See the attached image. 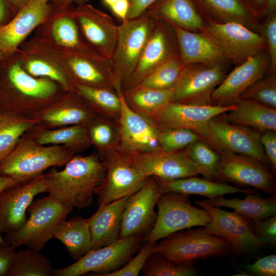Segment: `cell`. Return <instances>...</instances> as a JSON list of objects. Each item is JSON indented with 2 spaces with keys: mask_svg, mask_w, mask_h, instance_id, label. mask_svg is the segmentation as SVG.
<instances>
[{
  "mask_svg": "<svg viewBox=\"0 0 276 276\" xmlns=\"http://www.w3.org/2000/svg\"><path fill=\"white\" fill-rule=\"evenodd\" d=\"M59 171L52 167L44 174L47 192L65 206L78 209L89 207L105 173L99 155H75Z\"/></svg>",
  "mask_w": 276,
  "mask_h": 276,
  "instance_id": "obj_1",
  "label": "cell"
},
{
  "mask_svg": "<svg viewBox=\"0 0 276 276\" xmlns=\"http://www.w3.org/2000/svg\"><path fill=\"white\" fill-rule=\"evenodd\" d=\"M75 152L64 146H45L32 138L20 139L11 153L0 164V176L17 182L34 178L50 167L65 165Z\"/></svg>",
  "mask_w": 276,
  "mask_h": 276,
  "instance_id": "obj_2",
  "label": "cell"
},
{
  "mask_svg": "<svg viewBox=\"0 0 276 276\" xmlns=\"http://www.w3.org/2000/svg\"><path fill=\"white\" fill-rule=\"evenodd\" d=\"M73 209L49 194L32 202L27 209L29 216L24 225L6 234L4 239L15 247L25 246L40 251L54 238L55 233Z\"/></svg>",
  "mask_w": 276,
  "mask_h": 276,
  "instance_id": "obj_3",
  "label": "cell"
},
{
  "mask_svg": "<svg viewBox=\"0 0 276 276\" xmlns=\"http://www.w3.org/2000/svg\"><path fill=\"white\" fill-rule=\"evenodd\" d=\"M175 232L154 245L153 252L179 264L194 263L200 260L224 256L231 245L225 238L209 234L203 227Z\"/></svg>",
  "mask_w": 276,
  "mask_h": 276,
  "instance_id": "obj_4",
  "label": "cell"
},
{
  "mask_svg": "<svg viewBox=\"0 0 276 276\" xmlns=\"http://www.w3.org/2000/svg\"><path fill=\"white\" fill-rule=\"evenodd\" d=\"M156 21L145 12L118 25L117 42L110 60L122 91L127 88Z\"/></svg>",
  "mask_w": 276,
  "mask_h": 276,
  "instance_id": "obj_5",
  "label": "cell"
},
{
  "mask_svg": "<svg viewBox=\"0 0 276 276\" xmlns=\"http://www.w3.org/2000/svg\"><path fill=\"white\" fill-rule=\"evenodd\" d=\"M155 222L143 237L144 243H155L169 235L196 226H205L211 221L209 212L191 205L189 195L176 193H163L157 203Z\"/></svg>",
  "mask_w": 276,
  "mask_h": 276,
  "instance_id": "obj_6",
  "label": "cell"
},
{
  "mask_svg": "<svg viewBox=\"0 0 276 276\" xmlns=\"http://www.w3.org/2000/svg\"><path fill=\"white\" fill-rule=\"evenodd\" d=\"M236 107L214 105H197L170 102L152 120L158 129L185 128L191 130L218 152L226 149L212 133L209 122L213 118Z\"/></svg>",
  "mask_w": 276,
  "mask_h": 276,
  "instance_id": "obj_7",
  "label": "cell"
},
{
  "mask_svg": "<svg viewBox=\"0 0 276 276\" xmlns=\"http://www.w3.org/2000/svg\"><path fill=\"white\" fill-rule=\"evenodd\" d=\"M16 54L30 75L50 79L65 91H74L75 83L62 53L51 43L34 35L20 45Z\"/></svg>",
  "mask_w": 276,
  "mask_h": 276,
  "instance_id": "obj_8",
  "label": "cell"
},
{
  "mask_svg": "<svg viewBox=\"0 0 276 276\" xmlns=\"http://www.w3.org/2000/svg\"><path fill=\"white\" fill-rule=\"evenodd\" d=\"M143 243V236H131L97 249H91L74 263L56 269L55 276H80L89 272L105 276L118 270L131 258Z\"/></svg>",
  "mask_w": 276,
  "mask_h": 276,
  "instance_id": "obj_9",
  "label": "cell"
},
{
  "mask_svg": "<svg viewBox=\"0 0 276 276\" xmlns=\"http://www.w3.org/2000/svg\"><path fill=\"white\" fill-rule=\"evenodd\" d=\"M220 154L213 181L250 186L271 195L275 194V176L262 163L227 149L222 150Z\"/></svg>",
  "mask_w": 276,
  "mask_h": 276,
  "instance_id": "obj_10",
  "label": "cell"
},
{
  "mask_svg": "<svg viewBox=\"0 0 276 276\" xmlns=\"http://www.w3.org/2000/svg\"><path fill=\"white\" fill-rule=\"evenodd\" d=\"M223 64L194 63L185 65L171 88V102L211 104V96L226 76Z\"/></svg>",
  "mask_w": 276,
  "mask_h": 276,
  "instance_id": "obj_11",
  "label": "cell"
},
{
  "mask_svg": "<svg viewBox=\"0 0 276 276\" xmlns=\"http://www.w3.org/2000/svg\"><path fill=\"white\" fill-rule=\"evenodd\" d=\"M121 100V109L118 121L117 150L124 155L151 152L161 149L158 129L153 121L131 109L126 103L122 88L114 87Z\"/></svg>",
  "mask_w": 276,
  "mask_h": 276,
  "instance_id": "obj_12",
  "label": "cell"
},
{
  "mask_svg": "<svg viewBox=\"0 0 276 276\" xmlns=\"http://www.w3.org/2000/svg\"><path fill=\"white\" fill-rule=\"evenodd\" d=\"M202 31L237 65L267 49L262 35L239 23L211 22Z\"/></svg>",
  "mask_w": 276,
  "mask_h": 276,
  "instance_id": "obj_13",
  "label": "cell"
},
{
  "mask_svg": "<svg viewBox=\"0 0 276 276\" xmlns=\"http://www.w3.org/2000/svg\"><path fill=\"white\" fill-rule=\"evenodd\" d=\"M100 158L105 168V173L95 191L99 207L131 196L149 177L132 167L124 155L117 150Z\"/></svg>",
  "mask_w": 276,
  "mask_h": 276,
  "instance_id": "obj_14",
  "label": "cell"
},
{
  "mask_svg": "<svg viewBox=\"0 0 276 276\" xmlns=\"http://www.w3.org/2000/svg\"><path fill=\"white\" fill-rule=\"evenodd\" d=\"M195 203L206 210L211 216V222L203 226L205 231L227 240L233 254H246L266 245L254 233L247 219L237 212L221 210L205 201Z\"/></svg>",
  "mask_w": 276,
  "mask_h": 276,
  "instance_id": "obj_15",
  "label": "cell"
},
{
  "mask_svg": "<svg viewBox=\"0 0 276 276\" xmlns=\"http://www.w3.org/2000/svg\"><path fill=\"white\" fill-rule=\"evenodd\" d=\"M74 5L53 8L47 18L35 30V35L61 52H72L105 58L95 52L83 37L73 15Z\"/></svg>",
  "mask_w": 276,
  "mask_h": 276,
  "instance_id": "obj_16",
  "label": "cell"
},
{
  "mask_svg": "<svg viewBox=\"0 0 276 276\" xmlns=\"http://www.w3.org/2000/svg\"><path fill=\"white\" fill-rule=\"evenodd\" d=\"M162 193L155 177L150 176L139 190L129 196L122 215L119 239L143 237L149 231L156 219L154 208Z\"/></svg>",
  "mask_w": 276,
  "mask_h": 276,
  "instance_id": "obj_17",
  "label": "cell"
},
{
  "mask_svg": "<svg viewBox=\"0 0 276 276\" xmlns=\"http://www.w3.org/2000/svg\"><path fill=\"white\" fill-rule=\"evenodd\" d=\"M73 15L89 46L101 57L111 59L118 33L111 16L88 4L77 5Z\"/></svg>",
  "mask_w": 276,
  "mask_h": 276,
  "instance_id": "obj_18",
  "label": "cell"
},
{
  "mask_svg": "<svg viewBox=\"0 0 276 276\" xmlns=\"http://www.w3.org/2000/svg\"><path fill=\"white\" fill-rule=\"evenodd\" d=\"M47 192L44 174L17 182L0 194V232L19 229L27 220L26 212L35 196Z\"/></svg>",
  "mask_w": 276,
  "mask_h": 276,
  "instance_id": "obj_19",
  "label": "cell"
},
{
  "mask_svg": "<svg viewBox=\"0 0 276 276\" xmlns=\"http://www.w3.org/2000/svg\"><path fill=\"white\" fill-rule=\"evenodd\" d=\"M124 156L132 167L147 177L172 180L199 174L185 149L175 151L159 149Z\"/></svg>",
  "mask_w": 276,
  "mask_h": 276,
  "instance_id": "obj_20",
  "label": "cell"
},
{
  "mask_svg": "<svg viewBox=\"0 0 276 276\" xmlns=\"http://www.w3.org/2000/svg\"><path fill=\"white\" fill-rule=\"evenodd\" d=\"M270 66L267 49L247 58L225 76L211 96V104H234L243 93L266 75Z\"/></svg>",
  "mask_w": 276,
  "mask_h": 276,
  "instance_id": "obj_21",
  "label": "cell"
},
{
  "mask_svg": "<svg viewBox=\"0 0 276 276\" xmlns=\"http://www.w3.org/2000/svg\"><path fill=\"white\" fill-rule=\"evenodd\" d=\"M53 9L49 0H31L9 21L0 26V52L5 58L18 50Z\"/></svg>",
  "mask_w": 276,
  "mask_h": 276,
  "instance_id": "obj_22",
  "label": "cell"
},
{
  "mask_svg": "<svg viewBox=\"0 0 276 276\" xmlns=\"http://www.w3.org/2000/svg\"><path fill=\"white\" fill-rule=\"evenodd\" d=\"M178 55L176 39L172 26L166 21L156 19L126 89L139 85L159 65Z\"/></svg>",
  "mask_w": 276,
  "mask_h": 276,
  "instance_id": "obj_23",
  "label": "cell"
},
{
  "mask_svg": "<svg viewBox=\"0 0 276 276\" xmlns=\"http://www.w3.org/2000/svg\"><path fill=\"white\" fill-rule=\"evenodd\" d=\"M222 114L209 122L210 128L218 142L226 149L254 158L271 169L260 141L261 132L248 126L230 123Z\"/></svg>",
  "mask_w": 276,
  "mask_h": 276,
  "instance_id": "obj_24",
  "label": "cell"
},
{
  "mask_svg": "<svg viewBox=\"0 0 276 276\" xmlns=\"http://www.w3.org/2000/svg\"><path fill=\"white\" fill-rule=\"evenodd\" d=\"M0 74L3 76L8 90L21 98L34 100H47L59 91L56 82L33 77L22 68L16 52L0 62Z\"/></svg>",
  "mask_w": 276,
  "mask_h": 276,
  "instance_id": "obj_25",
  "label": "cell"
},
{
  "mask_svg": "<svg viewBox=\"0 0 276 276\" xmlns=\"http://www.w3.org/2000/svg\"><path fill=\"white\" fill-rule=\"evenodd\" d=\"M61 52L75 83L115 89L118 83L110 59L76 52Z\"/></svg>",
  "mask_w": 276,
  "mask_h": 276,
  "instance_id": "obj_26",
  "label": "cell"
},
{
  "mask_svg": "<svg viewBox=\"0 0 276 276\" xmlns=\"http://www.w3.org/2000/svg\"><path fill=\"white\" fill-rule=\"evenodd\" d=\"M170 25L175 33L179 57L184 65L194 63L222 64L226 60L219 48L205 34Z\"/></svg>",
  "mask_w": 276,
  "mask_h": 276,
  "instance_id": "obj_27",
  "label": "cell"
},
{
  "mask_svg": "<svg viewBox=\"0 0 276 276\" xmlns=\"http://www.w3.org/2000/svg\"><path fill=\"white\" fill-rule=\"evenodd\" d=\"M129 197L99 207L88 218L91 249L111 244L119 239L122 215Z\"/></svg>",
  "mask_w": 276,
  "mask_h": 276,
  "instance_id": "obj_28",
  "label": "cell"
},
{
  "mask_svg": "<svg viewBox=\"0 0 276 276\" xmlns=\"http://www.w3.org/2000/svg\"><path fill=\"white\" fill-rule=\"evenodd\" d=\"M155 178L162 193L176 192L188 195L197 194L211 199L227 194L241 193L246 194L257 192L256 189H240L226 183L200 178L196 176L172 180Z\"/></svg>",
  "mask_w": 276,
  "mask_h": 276,
  "instance_id": "obj_29",
  "label": "cell"
},
{
  "mask_svg": "<svg viewBox=\"0 0 276 276\" xmlns=\"http://www.w3.org/2000/svg\"><path fill=\"white\" fill-rule=\"evenodd\" d=\"M156 19L195 32L205 24L190 0H158L146 11Z\"/></svg>",
  "mask_w": 276,
  "mask_h": 276,
  "instance_id": "obj_30",
  "label": "cell"
},
{
  "mask_svg": "<svg viewBox=\"0 0 276 276\" xmlns=\"http://www.w3.org/2000/svg\"><path fill=\"white\" fill-rule=\"evenodd\" d=\"M236 107L222 114L229 123L251 127L260 132L276 130V110L255 100L238 98Z\"/></svg>",
  "mask_w": 276,
  "mask_h": 276,
  "instance_id": "obj_31",
  "label": "cell"
},
{
  "mask_svg": "<svg viewBox=\"0 0 276 276\" xmlns=\"http://www.w3.org/2000/svg\"><path fill=\"white\" fill-rule=\"evenodd\" d=\"M45 111L41 118L53 126L87 125L97 115L75 92H66L64 102Z\"/></svg>",
  "mask_w": 276,
  "mask_h": 276,
  "instance_id": "obj_32",
  "label": "cell"
},
{
  "mask_svg": "<svg viewBox=\"0 0 276 276\" xmlns=\"http://www.w3.org/2000/svg\"><path fill=\"white\" fill-rule=\"evenodd\" d=\"M256 193L246 194L243 199H226L222 196L208 198L204 201L216 207H227L253 221L261 220L276 214L275 194L263 198Z\"/></svg>",
  "mask_w": 276,
  "mask_h": 276,
  "instance_id": "obj_33",
  "label": "cell"
},
{
  "mask_svg": "<svg viewBox=\"0 0 276 276\" xmlns=\"http://www.w3.org/2000/svg\"><path fill=\"white\" fill-rule=\"evenodd\" d=\"M54 238L64 245L71 258L78 260L91 249L89 218L75 216L64 220L55 233Z\"/></svg>",
  "mask_w": 276,
  "mask_h": 276,
  "instance_id": "obj_34",
  "label": "cell"
},
{
  "mask_svg": "<svg viewBox=\"0 0 276 276\" xmlns=\"http://www.w3.org/2000/svg\"><path fill=\"white\" fill-rule=\"evenodd\" d=\"M124 100L133 111L152 120L171 102V88L156 89L137 85L123 91Z\"/></svg>",
  "mask_w": 276,
  "mask_h": 276,
  "instance_id": "obj_35",
  "label": "cell"
},
{
  "mask_svg": "<svg viewBox=\"0 0 276 276\" xmlns=\"http://www.w3.org/2000/svg\"><path fill=\"white\" fill-rule=\"evenodd\" d=\"M74 91L96 114L118 123L121 113L120 97L115 89L75 83Z\"/></svg>",
  "mask_w": 276,
  "mask_h": 276,
  "instance_id": "obj_36",
  "label": "cell"
},
{
  "mask_svg": "<svg viewBox=\"0 0 276 276\" xmlns=\"http://www.w3.org/2000/svg\"><path fill=\"white\" fill-rule=\"evenodd\" d=\"M42 145L62 144L74 152L83 151L92 144L85 125H75L39 132L35 140Z\"/></svg>",
  "mask_w": 276,
  "mask_h": 276,
  "instance_id": "obj_37",
  "label": "cell"
},
{
  "mask_svg": "<svg viewBox=\"0 0 276 276\" xmlns=\"http://www.w3.org/2000/svg\"><path fill=\"white\" fill-rule=\"evenodd\" d=\"M31 248L16 251L7 276H52L55 269L45 256Z\"/></svg>",
  "mask_w": 276,
  "mask_h": 276,
  "instance_id": "obj_38",
  "label": "cell"
},
{
  "mask_svg": "<svg viewBox=\"0 0 276 276\" xmlns=\"http://www.w3.org/2000/svg\"><path fill=\"white\" fill-rule=\"evenodd\" d=\"M86 126L91 144L98 150L99 157L117 150V122L97 114Z\"/></svg>",
  "mask_w": 276,
  "mask_h": 276,
  "instance_id": "obj_39",
  "label": "cell"
},
{
  "mask_svg": "<svg viewBox=\"0 0 276 276\" xmlns=\"http://www.w3.org/2000/svg\"><path fill=\"white\" fill-rule=\"evenodd\" d=\"M200 1L217 18V22H237L253 31L258 28L257 22L239 0Z\"/></svg>",
  "mask_w": 276,
  "mask_h": 276,
  "instance_id": "obj_40",
  "label": "cell"
},
{
  "mask_svg": "<svg viewBox=\"0 0 276 276\" xmlns=\"http://www.w3.org/2000/svg\"><path fill=\"white\" fill-rule=\"evenodd\" d=\"M37 122L36 119L2 116L0 119V164L13 150L22 134Z\"/></svg>",
  "mask_w": 276,
  "mask_h": 276,
  "instance_id": "obj_41",
  "label": "cell"
},
{
  "mask_svg": "<svg viewBox=\"0 0 276 276\" xmlns=\"http://www.w3.org/2000/svg\"><path fill=\"white\" fill-rule=\"evenodd\" d=\"M187 155L204 178L213 180L220 158V153L202 139L185 149Z\"/></svg>",
  "mask_w": 276,
  "mask_h": 276,
  "instance_id": "obj_42",
  "label": "cell"
},
{
  "mask_svg": "<svg viewBox=\"0 0 276 276\" xmlns=\"http://www.w3.org/2000/svg\"><path fill=\"white\" fill-rule=\"evenodd\" d=\"M184 66L179 55L174 56L157 67L138 85L156 89H170Z\"/></svg>",
  "mask_w": 276,
  "mask_h": 276,
  "instance_id": "obj_43",
  "label": "cell"
},
{
  "mask_svg": "<svg viewBox=\"0 0 276 276\" xmlns=\"http://www.w3.org/2000/svg\"><path fill=\"white\" fill-rule=\"evenodd\" d=\"M142 271L146 276H192L198 273L194 264L176 263L154 252L148 257Z\"/></svg>",
  "mask_w": 276,
  "mask_h": 276,
  "instance_id": "obj_44",
  "label": "cell"
},
{
  "mask_svg": "<svg viewBox=\"0 0 276 276\" xmlns=\"http://www.w3.org/2000/svg\"><path fill=\"white\" fill-rule=\"evenodd\" d=\"M267 75L247 88L239 98L253 100L276 110V76Z\"/></svg>",
  "mask_w": 276,
  "mask_h": 276,
  "instance_id": "obj_45",
  "label": "cell"
},
{
  "mask_svg": "<svg viewBox=\"0 0 276 276\" xmlns=\"http://www.w3.org/2000/svg\"><path fill=\"white\" fill-rule=\"evenodd\" d=\"M158 130L159 145L162 150L167 151L183 150L194 142L202 139L196 133L188 129Z\"/></svg>",
  "mask_w": 276,
  "mask_h": 276,
  "instance_id": "obj_46",
  "label": "cell"
},
{
  "mask_svg": "<svg viewBox=\"0 0 276 276\" xmlns=\"http://www.w3.org/2000/svg\"><path fill=\"white\" fill-rule=\"evenodd\" d=\"M155 243H145L138 254L121 268L105 276H137L142 271L148 257L153 252Z\"/></svg>",
  "mask_w": 276,
  "mask_h": 276,
  "instance_id": "obj_47",
  "label": "cell"
},
{
  "mask_svg": "<svg viewBox=\"0 0 276 276\" xmlns=\"http://www.w3.org/2000/svg\"><path fill=\"white\" fill-rule=\"evenodd\" d=\"M262 36L265 39L270 59V66L267 75H275L276 72V15H270L262 27Z\"/></svg>",
  "mask_w": 276,
  "mask_h": 276,
  "instance_id": "obj_48",
  "label": "cell"
},
{
  "mask_svg": "<svg viewBox=\"0 0 276 276\" xmlns=\"http://www.w3.org/2000/svg\"><path fill=\"white\" fill-rule=\"evenodd\" d=\"M254 233L266 245L275 247L276 245V215L254 221Z\"/></svg>",
  "mask_w": 276,
  "mask_h": 276,
  "instance_id": "obj_49",
  "label": "cell"
},
{
  "mask_svg": "<svg viewBox=\"0 0 276 276\" xmlns=\"http://www.w3.org/2000/svg\"><path fill=\"white\" fill-rule=\"evenodd\" d=\"M244 273L247 275L275 276L276 255L266 256L252 264L244 265Z\"/></svg>",
  "mask_w": 276,
  "mask_h": 276,
  "instance_id": "obj_50",
  "label": "cell"
},
{
  "mask_svg": "<svg viewBox=\"0 0 276 276\" xmlns=\"http://www.w3.org/2000/svg\"><path fill=\"white\" fill-rule=\"evenodd\" d=\"M260 141L271 167V172L276 173V130L262 132Z\"/></svg>",
  "mask_w": 276,
  "mask_h": 276,
  "instance_id": "obj_51",
  "label": "cell"
},
{
  "mask_svg": "<svg viewBox=\"0 0 276 276\" xmlns=\"http://www.w3.org/2000/svg\"><path fill=\"white\" fill-rule=\"evenodd\" d=\"M16 247L7 242H0V276H7L11 267Z\"/></svg>",
  "mask_w": 276,
  "mask_h": 276,
  "instance_id": "obj_52",
  "label": "cell"
},
{
  "mask_svg": "<svg viewBox=\"0 0 276 276\" xmlns=\"http://www.w3.org/2000/svg\"><path fill=\"white\" fill-rule=\"evenodd\" d=\"M128 1L129 2V9L127 19H131L142 15L158 0Z\"/></svg>",
  "mask_w": 276,
  "mask_h": 276,
  "instance_id": "obj_53",
  "label": "cell"
},
{
  "mask_svg": "<svg viewBox=\"0 0 276 276\" xmlns=\"http://www.w3.org/2000/svg\"><path fill=\"white\" fill-rule=\"evenodd\" d=\"M110 9L122 21L127 19L129 9L128 0H121L110 7Z\"/></svg>",
  "mask_w": 276,
  "mask_h": 276,
  "instance_id": "obj_54",
  "label": "cell"
},
{
  "mask_svg": "<svg viewBox=\"0 0 276 276\" xmlns=\"http://www.w3.org/2000/svg\"><path fill=\"white\" fill-rule=\"evenodd\" d=\"M14 16L7 0H0V26L9 21Z\"/></svg>",
  "mask_w": 276,
  "mask_h": 276,
  "instance_id": "obj_55",
  "label": "cell"
},
{
  "mask_svg": "<svg viewBox=\"0 0 276 276\" xmlns=\"http://www.w3.org/2000/svg\"><path fill=\"white\" fill-rule=\"evenodd\" d=\"M53 8H59L62 7L77 5L86 4L89 0H49Z\"/></svg>",
  "mask_w": 276,
  "mask_h": 276,
  "instance_id": "obj_56",
  "label": "cell"
},
{
  "mask_svg": "<svg viewBox=\"0 0 276 276\" xmlns=\"http://www.w3.org/2000/svg\"><path fill=\"white\" fill-rule=\"evenodd\" d=\"M14 15L31 0H7Z\"/></svg>",
  "mask_w": 276,
  "mask_h": 276,
  "instance_id": "obj_57",
  "label": "cell"
},
{
  "mask_svg": "<svg viewBox=\"0 0 276 276\" xmlns=\"http://www.w3.org/2000/svg\"><path fill=\"white\" fill-rule=\"evenodd\" d=\"M16 180L6 176H0V194L6 189L17 183Z\"/></svg>",
  "mask_w": 276,
  "mask_h": 276,
  "instance_id": "obj_58",
  "label": "cell"
},
{
  "mask_svg": "<svg viewBox=\"0 0 276 276\" xmlns=\"http://www.w3.org/2000/svg\"><path fill=\"white\" fill-rule=\"evenodd\" d=\"M268 9L271 15L274 13L276 7V0H267Z\"/></svg>",
  "mask_w": 276,
  "mask_h": 276,
  "instance_id": "obj_59",
  "label": "cell"
},
{
  "mask_svg": "<svg viewBox=\"0 0 276 276\" xmlns=\"http://www.w3.org/2000/svg\"><path fill=\"white\" fill-rule=\"evenodd\" d=\"M121 0H102L103 3L109 8Z\"/></svg>",
  "mask_w": 276,
  "mask_h": 276,
  "instance_id": "obj_60",
  "label": "cell"
},
{
  "mask_svg": "<svg viewBox=\"0 0 276 276\" xmlns=\"http://www.w3.org/2000/svg\"><path fill=\"white\" fill-rule=\"evenodd\" d=\"M254 1L257 4L259 5H262L264 3V0H254Z\"/></svg>",
  "mask_w": 276,
  "mask_h": 276,
  "instance_id": "obj_61",
  "label": "cell"
},
{
  "mask_svg": "<svg viewBox=\"0 0 276 276\" xmlns=\"http://www.w3.org/2000/svg\"><path fill=\"white\" fill-rule=\"evenodd\" d=\"M6 242L2 236V233L0 232V242Z\"/></svg>",
  "mask_w": 276,
  "mask_h": 276,
  "instance_id": "obj_62",
  "label": "cell"
},
{
  "mask_svg": "<svg viewBox=\"0 0 276 276\" xmlns=\"http://www.w3.org/2000/svg\"><path fill=\"white\" fill-rule=\"evenodd\" d=\"M5 58V57L4 55V54L2 52H0V62Z\"/></svg>",
  "mask_w": 276,
  "mask_h": 276,
  "instance_id": "obj_63",
  "label": "cell"
},
{
  "mask_svg": "<svg viewBox=\"0 0 276 276\" xmlns=\"http://www.w3.org/2000/svg\"><path fill=\"white\" fill-rule=\"evenodd\" d=\"M1 117H2V116L0 115V119H1Z\"/></svg>",
  "mask_w": 276,
  "mask_h": 276,
  "instance_id": "obj_64",
  "label": "cell"
}]
</instances>
